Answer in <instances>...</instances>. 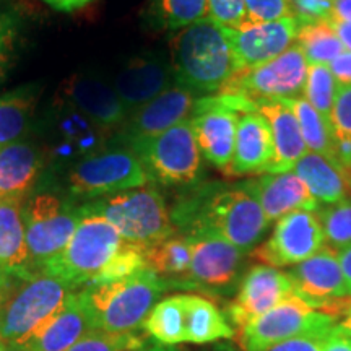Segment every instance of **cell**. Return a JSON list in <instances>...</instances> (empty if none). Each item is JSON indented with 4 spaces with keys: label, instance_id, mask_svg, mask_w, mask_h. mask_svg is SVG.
Returning <instances> with one entry per match:
<instances>
[{
    "label": "cell",
    "instance_id": "d6986e66",
    "mask_svg": "<svg viewBox=\"0 0 351 351\" xmlns=\"http://www.w3.org/2000/svg\"><path fill=\"white\" fill-rule=\"evenodd\" d=\"M174 73L171 64L155 54H142L127 60L112 86L129 112L150 103L173 86Z\"/></svg>",
    "mask_w": 351,
    "mask_h": 351
},
{
    "label": "cell",
    "instance_id": "c3c4849f",
    "mask_svg": "<svg viewBox=\"0 0 351 351\" xmlns=\"http://www.w3.org/2000/svg\"><path fill=\"white\" fill-rule=\"evenodd\" d=\"M341 23H351V0H333L330 19Z\"/></svg>",
    "mask_w": 351,
    "mask_h": 351
},
{
    "label": "cell",
    "instance_id": "ee69618b",
    "mask_svg": "<svg viewBox=\"0 0 351 351\" xmlns=\"http://www.w3.org/2000/svg\"><path fill=\"white\" fill-rule=\"evenodd\" d=\"M326 333H309V335L295 337L280 343H275L269 346L263 351H322V341Z\"/></svg>",
    "mask_w": 351,
    "mask_h": 351
},
{
    "label": "cell",
    "instance_id": "d6a6232c",
    "mask_svg": "<svg viewBox=\"0 0 351 351\" xmlns=\"http://www.w3.org/2000/svg\"><path fill=\"white\" fill-rule=\"evenodd\" d=\"M295 43L301 47L307 65H328L345 52L343 44L327 21L301 25Z\"/></svg>",
    "mask_w": 351,
    "mask_h": 351
},
{
    "label": "cell",
    "instance_id": "3957f363",
    "mask_svg": "<svg viewBox=\"0 0 351 351\" xmlns=\"http://www.w3.org/2000/svg\"><path fill=\"white\" fill-rule=\"evenodd\" d=\"M72 293L70 285L43 271L8 288L0 300V341L23 346L62 311Z\"/></svg>",
    "mask_w": 351,
    "mask_h": 351
},
{
    "label": "cell",
    "instance_id": "681fc988",
    "mask_svg": "<svg viewBox=\"0 0 351 351\" xmlns=\"http://www.w3.org/2000/svg\"><path fill=\"white\" fill-rule=\"evenodd\" d=\"M44 2L59 12H75L90 5L93 0H44Z\"/></svg>",
    "mask_w": 351,
    "mask_h": 351
},
{
    "label": "cell",
    "instance_id": "f907efd6",
    "mask_svg": "<svg viewBox=\"0 0 351 351\" xmlns=\"http://www.w3.org/2000/svg\"><path fill=\"white\" fill-rule=\"evenodd\" d=\"M327 23L332 26L333 32L337 33V36L343 44L345 51L351 52V23H341V21H333V20H327Z\"/></svg>",
    "mask_w": 351,
    "mask_h": 351
},
{
    "label": "cell",
    "instance_id": "d590c367",
    "mask_svg": "<svg viewBox=\"0 0 351 351\" xmlns=\"http://www.w3.org/2000/svg\"><path fill=\"white\" fill-rule=\"evenodd\" d=\"M335 90L337 82L328 65H307L304 99L328 122H330Z\"/></svg>",
    "mask_w": 351,
    "mask_h": 351
},
{
    "label": "cell",
    "instance_id": "4dcf8cb0",
    "mask_svg": "<svg viewBox=\"0 0 351 351\" xmlns=\"http://www.w3.org/2000/svg\"><path fill=\"white\" fill-rule=\"evenodd\" d=\"M147 267L156 275L178 276L187 274L191 265L192 245L187 236H169L143 249Z\"/></svg>",
    "mask_w": 351,
    "mask_h": 351
},
{
    "label": "cell",
    "instance_id": "f1b7e54d",
    "mask_svg": "<svg viewBox=\"0 0 351 351\" xmlns=\"http://www.w3.org/2000/svg\"><path fill=\"white\" fill-rule=\"evenodd\" d=\"M36 103V86H21L0 96V148L19 142L29 129Z\"/></svg>",
    "mask_w": 351,
    "mask_h": 351
},
{
    "label": "cell",
    "instance_id": "52a82bcc",
    "mask_svg": "<svg viewBox=\"0 0 351 351\" xmlns=\"http://www.w3.org/2000/svg\"><path fill=\"white\" fill-rule=\"evenodd\" d=\"M112 135L78 109L54 99L44 119L39 147L46 158V166L70 169L85 158L108 148Z\"/></svg>",
    "mask_w": 351,
    "mask_h": 351
},
{
    "label": "cell",
    "instance_id": "30bf717a",
    "mask_svg": "<svg viewBox=\"0 0 351 351\" xmlns=\"http://www.w3.org/2000/svg\"><path fill=\"white\" fill-rule=\"evenodd\" d=\"M80 208L49 192L36 194L23 207L26 245L34 274L59 256L82 219Z\"/></svg>",
    "mask_w": 351,
    "mask_h": 351
},
{
    "label": "cell",
    "instance_id": "1f68e13d",
    "mask_svg": "<svg viewBox=\"0 0 351 351\" xmlns=\"http://www.w3.org/2000/svg\"><path fill=\"white\" fill-rule=\"evenodd\" d=\"M184 324V298L182 295H174L153 307L148 319L145 320V328L161 345L173 346L186 341Z\"/></svg>",
    "mask_w": 351,
    "mask_h": 351
},
{
    "label": "cell",
    "instance_id": "8fae6325",
    "mask_svg": "<svg viewBox=\"0 0 351 351\" xmlns=\"http://www.w3.org/2000/svg\"><path fill=\"white\" fill-rule=\"evenodd\" d=\"M339 324L333 315L314 309L298 295L289 296L269 313L239 328L238 340L244 351H263L280 341L326 333Z\"/></svg>",
    "mask_w": 351,
    "mask_h": 351
},
{
    "label": "cell",
    "instance_id": "11a10c76",
    "mask_svg": "<svg viewBox=\"0 0 351 351\" xmlns=\"http://www.w3.org/2000/svg\"><path fill=\"white\" fill-rule=\"evenodd\" d=\"M135 351H166V348H165V345H156V346H147V343H145L142 348H138V350H135Z\"/></svg>",
    "mask_w": 351,
    "mask_h": 351
},
{
    "label": "cell",
    "instance_id": "836d02e7",
    "mask_svg": "<svg viewBox=\"0 0 351 351\" xmlns=\"http://www.w3.org/2000/svg\"><path fill=\"white\" fill-rule=\"evenodd\" d=\"M152 10L158 25L179 32L207 19V0H155Z\"/></svg>",
    "mask_w": 351,
    "mask_h": 351
},
{
    "label": "cell",
    "instance_id": "5bb4252c",
    "mask_svg": "<svg viewBox=\"0 0 351 351\" xmlns=\"http://www.w3.org/2000/svg\"><path fill=\"white\" fill-rule=\"evenodd\" d=\"M326 245L317 212H293L276 221L274 232L254 252L263 265L293 267L307 261Z\"/></svg>",
    "mask_w": 351,
    "mask_h": 351
},
{
    "label": "cell",
    "instance_id": "b9f144b4",
    "mask_svg": "<svg viewBox=\"0 0 351 351\" xmlns=\"http://www.w3.org/2000/svg\"><path fill=\"white\" fill-rule=\"evenodd\" d=\"M19 39V19L10 12H0V83L7 75Z\"/></svg>",
    "mask_w": 351,
    "mask_h": 351
},
{
    "label": "cell",
    "instance_id": "8d00e7d4",
    "mask_svg": "<svg viewBox=\"0 0 351 351\" xmlns=\"http://www.w3.org/2000/svg\"><path fill=\"white\" fill-rule=\"evenodd\" d=\"M143 269H148L147 261H145L143 256V247L127 243L124 247L121 249V252L117 254V256L86 285V287L119 282V280H124L127 276L137 274V271Z\"/></svg>",
    "mask_w": 351,
    "mask_h": 351
},
{
    "label": "cell",
    "instance_id": "8992f818",
    "mask_svg": "<svg viewBox=\"0 0 351 351\" xmlns=\"http://www.w3.org/2000/svg\"><path fill=\"white\" fill-rule=\"evenodd\" d=\"M125 244L127 241L106 219L98 215H83L67 247L47 262L41 271L72 288L88 285Z\"/></svg>",
    "mask_w": 351,
    "mask_h": 351
},
{
    "label": "cell",
    "instance_id": "4fadbf2b",
    "mask_svg": "<svg viewBox=\"0 0 351 351\" xmlns=\"http://www.w3.org/2000/svg\"><path fill=\"white\" fill-rule=\"evenodd\" d=\"M288 274L295 283L296 295L314 309L332 315V313L345 314L350 307V304H341L351 300V291L340 265L339 252L327 245L307 261L293 265Z\"/></svg>",
    "mask_w": 351,
    "mask_h": 351
},
{
    "label": "cell",
    "instance_id": "5b68a950",
    "mask_svg": "<svg viewBox=\"0 0 351 351\" xmlns=\"http://www.w3.org/2000/svg\"><path fill=\"white\" fill-rule=\"evenodd\" d=\"M80 212L104 218L122 239L143 249L176 232L163 195L148 184L91 202L83 205Z\"/></svg>",
    "mask_w": 351,
    "mask_h": 351
},
{
    "label": "cell",
    "instance_id": "f35d334b",
    "mask_svg": "<svg viewBox=\"0 0 351 351\" xmlns=\"http://www.w3.org/2000/svg\"><path fill=\"white\" fill-rule=\"evenodd\" d=\"M291 15L289 0H245V20L243 25L270 23Z\"/></svg>",
    "mask_w": 351,
    "mask_h": 351
},
{
    "label": "cell",
    "instance_id": "7bdbcfd3",
    "mask_svg": "<svg viewBox=\"0 0 351 351\" xmlns=\"http://www.w3.org/2000/svg\"><path fill=\"white\" fill-rule=\"evenodd\" d=\"M333 0H289L293 16L304 23L327 21L330 19Z\"/></svg>",
    "mask_w": 351,
    "mask_h": 351
},
{
    "label": "cell",
    "instance_id": "7c38bea8",
    "mask_svg": "<svg viewBox=\"0 0 351 351\" xmlns=\"http://www.w3.org/2000/svg\"><path fill=\"white\" fill-rule=\"evenodd\" d=\"M306 75V57L295 43L270 62L236 72L219 91L243 95L254 103L293 99L304 93Z\"/></svg>",
    "mask_w": 351,
    "mask_h": 351
},
{
    "label": "cell",
    "instance_id": "83f0119b",
    "mask_svg": "<svg viewBox=\"0 0 351 351\" xmlns=\"http://www.w3.org/2000/svg\"><path fill=\"white\" fill-rule=\"evenodd\" d=\"M182 298L184 315H186V324H184L186 341L200 345L234 337V330L212 301L197 295H182Z\"/></svg>",
    "mask_w": 351,
    "mask_h": 351
},
{
    "label": "cell",
    "instance_id": "816d5d0a",
    "mask_svg": "<svg viewBox=\"0 0 351 351\" xmlns=\"http://www.w3.org/2000/svg\"><path fill=\"white\" fill-rule=\"evenodd\" d=\"M339 261H340L341 269H343L346 283H348L350 291H351V245L339 252Z\"/></svg>",
    "mask_w": 351,
    "mask_h": 351
},
{
    "label": "cell",
    "instance_id": "bcb514c9",
    "mask_svg": "<svg viewBox=\"0 0 351 351\" xmlns=\"http://www.w3.org/2000/svg\"><path fill=\"white\" fill-rule=\"evenodd\" d=\"M322 351H351V339L335 326L324 337Z\"/></svg>",
    "mask_w": 351,
    "mask_h": 351
},
{
    "label": "cell",
    "instance_id": "ab89813d",
    "mask_svg": "<svg viewBox=\"0 0 351 351\" xmlns=\"http://www.w3.org/2000/svg\"><path fill=\"white\" fill-rule=\"evenodd\" d=\"M207 19L221 28H239L245 20V0H207Z\"/></svg>",
    "mask_w": 351,
    "mask_h": 351
},
{
    "label": "cell",
    "instance_id": "7dc6e473",
    "mask_svg": "<svg viewBox=\"0 0 351 351\" xmlns=\"http://www.w3.org/2000/svg\"><path fill=\"white\" fill-rule=\"evenodd\" d=\"M333 152L335 160L351 171V138L350 137H333Z\"/></svg>",
    "mask_w": 351,
    "mask_h": 351
},
{
    "label": "cell",
    "instance_id": "9c48e42d",
    "mask_svg": "<svg viewBox=\"0 0 351 351\" xmlns=\"http://www.w3.org/2000/svg\"><path fill=\"white\" fill-rule=\"evenodd\" d=\"M69 192L82 199H96L148 184L138 156L125 145L104 148L82 160L67 174Z\"/></svg>",
    "mask_w": 351,
    "mask_h": 351
},
{
    "label": "cell",
    "instance_id": "ba28073f",
    "mask_svg": "<svg viewBox=\"0 0 351 351\" xmlns=\"http://www.w3.org/2000/svg\"><path fill=\"white\" fill-rule=\"evenodd\" d=\"M129 148L138 156L148 181L163 186H192L200 179L204 165L191 119Z\"/></svg>",
    "mask_w": 351,
    "mask_h": 351
},
{
    "label": "cell",
    "instance_id": "7a4b0ae2",
    "mask_svg": "<svg viewBox=\"0 0 351 351\" xmlns=\"http://www.w3.org/2000/svg\"><path fill=\"white\" fill-rule=\"evenodd\" d=\"M169 64L176 85L197 96L219 91L236 73L225 28L210 19L179 29L171 39Z\"/></svg>",
    "mask_w": 351,
    "mask_h": 351
},
{
    "label": "cell",
    "instance_id": "484cf974",
    "mask_svg": "<svg viewBox=\"0 0 351 351\" xmlns=\"http://www.w3.org/2000/svg\"><path fill=\"white\" fill-rule=\"evenodd\" d=\"M23 200L19 197L0 199V270L20 280L36 275L26 245Z\"/></svg>",
    "mask_w": 351,
    "mask_h": 351
},
{
    "label": "cell",
    "instance_id": "ac0fdd59",
    "mask_svg": "<svg viewBox=\"0 0 351 351\" xmlns=\"http://www.w3.org/2000/svg\"><path fill=\"white\" fill-rule=\"evenodd\" d=\"M293 295L296 289L288 271L256 265L244 276L238 296L228 306V315L241 328Z\"/></svg>",
    "mask_w": 351,
    "mask_h": 351
},
{
    "label": "cell",
    "instance_id": "e575fe53",
    "mask_svg": "<svg viewBox=\"0 0 351 351\" xmlns=\"http://www.w3.org/2000/svg\"><path fill=\"white\" fill-rule=\"evenodd\" d=\"M322 225L326 245L335 252L343 251L351 245V197L326 205L317 210Z\"/></svg>",
    "mask_w": 351,
    "mask_h": 351
},
{
    "label": "cell",
    "instance_id": "44dd1931",
    "mask_svg": "<svg viewBox=\"0 0 351 351\" xmlns=\"http://www.w3.org/2000/svg\"><path fill=\"white\" fill-rule=\"evenodd\" d=\"M192 256L187 278L194 287L221 288L238 275L244 252L217 236H187Z\"/></svg>",
    "mask_w": 351,
    "mask_h": 351
},
{
    "label": "cell",
    "instance_id": "f546056e",
    "mask_svg": "<svg viewBox=\"0 0 351 351\" xmlns=\"http://www.w3.org/2000/svg\"><path fill=\"white\" fill-rule=\"evenodd\" d=\"M282 101H285L291 108L293 114H295L307 152L317 153V155H324L335 160L330 122L326 117L320 116L302 96Z\"/></svg>",
    "mask_w": 351,
    "mask_h": 351
},
{
    "label": "cell",
    "instance_id": "74e56055",
    "mask_svg": "<svg viewBox=\"0 0 351 351\" xmlns=\"http://www.w3.org/2000/svg\"><path fill=\"white\" fill-rule=\"evenodd\" d=\"M145 340L137 333H109L93 330L78 340L69 351H135L142 348Z\"/></svg>",
    "mask_w": 351,
    "mask_h": 351
},
{
    "label": "cell",
    "instance_id": "4316f807",
    "mask_svg": "<svg viewBox=\"0 0 351 351\" xmlns=\"http://www.w3.org/2000/svg\"><path fill=\"white\" fill-rule=\"evenodd\" d=\"M319 204H337L351 191V171L333 158L307 152L293 169Z\"/></svg>",
    "mask_w": 351,
    "mask_h": 351
},
{
    "label": "cell",
    "instance_id": "9a60e30c",
    "mask_svg": "<svg viewBox=\"0 0 351 351\" xmlns=\"http://www.w3.org/2000/svg\"><path fill=\"white\" fill-rule=\"evenodd\" d=\"M300 28L301 21L293 15L270 23L225 28L236 72L258 67L282 56L295 44Z\"/></svg>",
    "mask_w": 351,
    "mask_h": 351
},
{
    "label": "cell",
    "instance_id": "cb8c5ba5",
    "mask_svg": "<svg viewBox=\"0 0 351 351\" xmlns=\"http://www.w3.org/2000/svg\"><path fill=\"white\" fill-rule=\"evenodd\" d=\"M256 104L258 112L269 122L274 140V158L265 174L293 171L307 153V147L291 108L285 101H258Z\"/></svg>",
    "mask_w": 351,
    "mask_h": 351
},
{
    "label": "cell",
    "instance_id": "60d3db41",
    "mask_svg": "<svg viewBox=\"0 0 351 351\" xmlns=\"http://www.w3.org/2000/svg\"><path fill=\"white\" fill-rule=\"evenodd\" d=\"M330 127L333 137L351 138V85L337 83L330 112Z\"/></svg>",
    "mask_w": 351,
    "mask_h": 351
},
{
    "label": "cell",
    "instance_id": "7402d4cb",
    "mask_svg": "<svg viewBox=\"0 0 351 351\" xmlns=\"http://www.w3.org/2000/svg\"><path fill=\"white\" fill-rule=\"evenodd\" d=\"M98 330L85 293H72L59 314L19 351H69L86 333Z\"/></svg>",
    "mask_w": 351,
    "mask_h": 351
},
{
    "label": "cell",
    "instance_id": "db71d44e",
    "mask_svg": "<svg viewBox=\"0 0 351 351\" xmlns=\"http://www.w3.org/2000/svg\"><path fill=\"white\" fill-rule=\"evenodd\" d=\"M8 278H10V276H8L5 271L0 270V300H2L8 289Z\"/></svg>",
    "mask_w": 351,
    "mask_h": 351
},
{
    "label": "cell",
    "instance_id": "603a6c76",
    "mask_svg": "<svg viewBox=\"0 0 351 351\" xmlns=\"http://www.w3.org/2000/svg\"><path fill=\"white\" fill-rule=\"evenodd\" d=\"M274 158V140L265 117L258 111L239 116L234 156L228 176L265 174Z\"/></svg>",
    "mask_w": 351,
    "mask_h": 351
},
{
    "label": "cell",
    "instance_id": "2e32d148",
    "mask_svg": "<svg viewBox=\"0 0 351 351\" xmlns=\"http://www.w3.org/2000/svg\"><path fill=\"white\" fill-rule=\"evenodd\" d=\"M199 98L200 96L192 93L191 90L174 83L150 103L143 104L129 114L117 142L130 147L145 138L163 134L184 121H189Z\"/></svg>",
    "mask_w": 351,
    "mask_h": 351
},
{
    "label": "cell",
    "instance_id": "ffe728a7",
    "mask_svg": "<svg viewBox=\"0 0 351 351\" xmlns=\"http://www.w3.org/2000/svg\"><path fill=\"white\" fill-rule=\"evenodd\" d=\"M244 186L261 205L263 215L271 221H278L285 215L300 212H317L320 204L295 171L280 174H262L257 179L244 181Z\"/></svg>",
    "mask_w": 351,
    "mask_h": 351
},
{
    "label": "cell",
    "instance_id": "f5cc1de1",
    "mask_svg": "<svg viewBox=\"0 0 351 351\" xmlns=\"http://www.w3.org/2000/svg\"><path fill=\"white\" fill-rule=\"evenodd\" d=\"M345 314H346V317L341 320V322L337 324V327H339L341 332L346 333V335H348L351 339V306L348 307V309H346Z\"/></svg>",
    "mask_w": 351,
    "mask_h": 351
},
{
    "label": "cell",
    "instance_id": "e0dca14e",
    "mask_svg": "<svg viewBox=\"0 0 351 351\" xmlns=\"http://www.w3.org/2000/svg\"><path fill=\"white\" fill-rule=\"evenodd\" d=\"M54 99L78 109L112 134L122 129L130 114L114 86L93 73L70 77L57 90Z\"/></svg>",
    "mask_w": 351,
    "mask_h": 351
},
{
    "label": "cell",
    "instance_id": "277c9868",
    "mask_svg": "<svg viewBox=\"0 0 351 351\" xmlns=\"http://www.w3.org/2000/svg\"><path fill=\"white\" fill-rule=\"evenodd\" d=\"M168 282L143 269L114 283L91 285L83 289L98 330L132 333L143 326Z\"/></svg>",
    "mask_w": 351,
    "mask_h": 351
},
{
    "label": "cell",
    "instance_id": "f6af8a7d",
    "mask_svg": "<svg viewBox=\"0 0 351 351\" xmlns=\"http://www.w3.org/2000/svg\"><path fill=\"white\" fill-rule=\"evenodd\" d=\"M333 78L339 85H351V52L345 51L328 64Z\"/></svg>",
    "mask_w": 351,
    "mask_h": 351
},
{
    "label": "cell",
    "instance_id": "9f6ffc18",
    "mask_svg": "<svg viewBox=\"0 0 351 351\" xmlns=\"http://www.w3.org/2000/svg\"><path fill=\"white\" fill-rule=\"evenodd\" d=\"M0 351H19V350L12 348V346H8V345L2 343V341H0Z\"/></svg>",
    "mask_w": 351,
    "mask_h": 351
},
{
    "label": "cell",
    "instance_id": "d4e9b609",
    "mask_svg": "<svg viewBox=\"0 0 351 351\" xmlns=\"http://www.w3.org/2000/svg\"><path fill=\"white\" fill-rule=\"evenodd\" d=\"M46 168V158L39 143L32 140L0 148V199H25Z\"/></svg>",
    "mask_w": 351,
    "mask_h": 351
},
{
    "label": "cell",
    "instance_id": "6da1fadb",
    "mask_svg": "<svg viewBox=\"0 0 351 351\" xmlns=\"http://www.w3.org/2000/svg\"><path fill=\"white\" fill-rule=\"evenodd\" d=\"M169 213L184 236H217L244 254L256 247L270 226L244 182L202 184L184 194Z\"/></svg>",
    "mask_w": 351,
    "mask_h": 351
}]
</instances>
